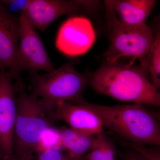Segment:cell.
<instances>
[{
	"mask_svg": "<svg viewBox=\"0 0 160 160\" xmlns=\"http://www.w3.org/2000/svg\"><path fill=\"white\" fill-rule=\"evenodd\" d=\"M91 152L86 160H118V152L114 141L102 132L95 136Z\"/></svg>",
	"mask_w": 160,
	"mask_h": 160,
	"instance_id": "15",
	"label": "cell"
},
{
	"mask_svg": "<svg viewBox=\"0 0 160 160\" xmlns=\"http://www.w3.org/2000/svg\"><path fill=\"white\" fill-rule=\"evenodd\" d=\"M0 160H2V159H1V158H0Z\"/></svg>",
	"mask_w": 160,
	"mask_h": 160,
	"instance_id": "21",
	"label": "cell"
},
{
	"mask_svg": "<svg viewBox=\"0 0 160 160\" xmlns=\"http://www.w3.org/2000/svg\"><path fill=\"white\" fill-rule=\"evenodd\" d=\"M132 65L106 63L87 76L88 84L98 93L115 99L159 106L160 92L155 89L142 67Z\"/></svg>",
	"mask_w": 160,
	"mask_h": 160,
	"instance_id": "1",
	"label": "cell"
},
{
	"mask_svg": "<svg viewBox=\"0 0 160 160\" xmlns=\"http://www.w3.org/2000/svg\"><path fill=\"white\" fill-rule=\"evenodd\" d=\"M86 155L78 158H75L63 153L61 150L49 149L38 152L35 155L34 157L29 160H86Z\"/></svg>",
	"mask_w": 160,
	"mask_h": 160,
	"instance_id": "17",
	"label": "cell"
},
{
	"mask_svg": "<svg viewBox=\"0 0 160 160\" xmlns=\"http://www.w3.org/2000/svg\"><path fill=\"white\" fill-rule=\"evenodd\" d=\"M108 133L112 135L114 138L122 146H125L137 152L147 160H160V149L159 147L147 148L144 144L139 143L132 142L121 139L111 132Z\"/></svg>",
	"mask_w": 160,
	"mask_h": 160,
	"instance_id": "16",
	"label": "cell"
},
{
	"mask_svg": "<svg viewBox=\"0 0 160 160\" xmlns=\"http://www.w3.org/2000/svg\"><path fill=\"white\" fill-rule=\"evenodd\" d=\"M4 70H6V69H5V68H3L2 66H0V78H1V75L2 74V72L3 71H4Z\"/></svg>",
	"mask_w": 160,
	"mask_h": 160,
	"instance_id": "20",
	"label": "cell"
},
{
	"mask_svg": "<svg viewBox=\"0 0 160 160\" xmlns=\"http://www.w3.org/2000/svg\"><path fill=\"white\" fill-rule=\"evenodd\" d=\"M120 157L124 160H147L137 152L127 148L120 155Z\"/></svg>",
	"mask_w": 160,
	"mask_h": 160,
	"instance_id": "19",
	"label": "cell"
},
{
	"mask_svg": "<svg viewBox=\"0 0 160 160\" xmlns=\"http://www.w3.org/2000/svg\"><path fill=\"white\" fill-rule=\"evenodd\" d=\"M82 105L98 116L103 126L121 139L160 147V126L156 116L138 104L106 106L85 102Z\"/></svg>",
	"mask_w": 160,
	"mask_h": 160,
	"instance_id": "3",
	"label": "cell"
},
{
	"mask_svg": "<svg viewBox=\"0 0 160 160\" xmlns=\"http://www.w3.org/2000/svg\"><path fill=\"white\" fill-rule=\"evenodd\" d=\"M57 131L62 149H65L70 157L82 158L91 150L95 136L82 135L66 127L57 129Z\"/></svg>",
	"mask_w": 160,
	"mask_h": 160,
	"instance_id": "13",
	"label": "cell"
},
{
	"mask_svg": "<svg viewBox=\"0 0 160 160\" xmlns=\"http://www.w3.org/2000/svg\"><path fill=\"white\" fill-rule=\"evenodd\" d=\"M17 87V120L13 159L29 160L42 151L44 136L57 123L56 107L27 94L25 86Z\"/></svg>",
	"mask_w": 160,
	"mask_h": 160,
	"instance_id": "2",
	"label": "cell"
},
{
	"mask_svg": "<svg viewBox=\"0 0 160 160\" xmlns=\"http://www.w3.org/2000/svg\"><path fill=\"white\" fill-rule=\"evenodd\" d=\"M6 70L0 78V158L13 159V143L17 120L16 86Z\"/></svg>",
	"mask_w": 160,
	"mask_h": 160,
	"instance_id": "7",
	"label": "cell"
},
{
	"mask_svg": "<svg viewBox=\"0 0 160 160\" xmlns=\"http://www.w3.org/2000/svg\"><path fill=\"white\" fill-rule=\"evenodd\" d=\"M31 0H7L0 1V3L5 6H9V8L12 9L15 12H18L20 16L22 14L23 12L29 6Z\"/></svg>",
	"mask_w": 160,
	"mask_h": 160,
	"instance_id": "18",
	"label": "cell"
},
{
	"mask_svg": "<svg viewBox=\"0 0 160 160\" xmlns=\"http://www.w3.org/2000/svg\"><path fill=\"white\" fill-rule=\"evenodd\" d=\"M96 33L89 19L73 16L60 27L55 45L64 54L75 57L86 53L95 41Z\"/></svg>",
	"mask_w": 160,
	"mask_h": 160,
	"instance_id": "8",
	"label": "cell"
},
{
	"mask_svg": "<svg viewBox=\"0 0 160 160\" xmlns=\"http://www.w3.org/2000/svg\"><path fill=\"white\" fill-rule=\"evenodd\" d=\"M30 81L29 95L56 108L61 102L84 101L83 93L88 84L87 75L77 71L70 62L50 73L30 75Z\"/></svg>",
	"mask_w": 160,
	"mask_h": 160,
	"instance_id": "5",
	"label": "cell"
},
{
	"mask_svg": "<svg viewBox=\"0 0 160 160\" xmlns=\"http://www.w3.org/2000/svg\"><path fill=\"white\" fill-rule=\"evenodd\" d=\"M152 29L154 40L146 55V72L148 76L150 75L152 84L158 91L160 87V26Z\"/></svg>",
	"mask_w": 160,
	"mask_h": 160,
	"instance_id": "14",
	"label": "cell"
},
{
	"mask_svg": "<svg viewBox=\"0 0 160 160\" xmlns=\"http://www.w3.org/2000/svg\"><path fill=\"white\" fill-rule=\"evenodd\" d=\"M17 62L21 73L27 71L34 74L40 70L50 73L56 70L35 28L23 15L20 17Z\"/></svg>",
	"mask_w": 160,
	"mask_h": 160,
	"instance_id": "6",
	"label": "cell"
},
{
	"mask_svg": "<svg viewBox=\"0 0 160 160\" xmlns=\"http://www.w3.org/2000/svg\"><path fill=\"white\" fill-rule=\"evenodd\" d=\"M118 18L131 25L146 23L157 1L154 0H107Z\"/></svg>",
	"mask_w": 160,
	"mask_h": 160,
	"instance_id": "12",
	"label": "cell"
},
{
	"mask_svg": "<svg viewBox=\"0 0 160 160\" xmlns=\"http://www.w3.org/2000/svg\"><path fill=\"white\" fill-rule=\"evenodd\" d=\"M85 9L82 1L31 0L22 15L35 28L44 31L58 18L76 16Z\"/></svg>",
	"mask_w": 160,
	"mask_h": 160,
	"instance_id": "10",
	"label": "cell"
},
{
	"mask_svg": "<svg viewBox=\"0 0 160 160\" xmlns=\"http://www.w3.org/2000/svg\"><path fill=\"white\" fill-rule=\"evenodd\" d=\"M104 2L110 41L109 48L103 54L106 63L117 64L127 59L133 65L135 60L138 59L146 73V55L154 40L153 29L146 23L131 25L122 22L108 1Z\"/></svg>",
	"mask_w": 160,
	"mask_h": 160,
	"instance_id": "4",
	"label": "cell"
},
{
	"mask_svg": "<svg viewBox=\"0 0 160 160\" xmlns=\"http://www.w3.org/2000/svg\"><path fill=\"white\" fill-rule=\"evenodd\" d=\"M19 16L12 14L0 3V66L7 69L17 86H25L17 62L20 36Z\"/></svg>",
	"mask_w": 160,
	"mask_h": 160,
	"instance_id": "9",
	"label": "cell"
},
{
	"mask_svg": "<svg viewBox=\"0 0 160 160\" xmlns=\"http://www.w3.org/2000/svg\"><path fill=\"white\" fill-rule=\"evenodd\" d=\"M55 113L58 121L67 123L79 134L92 136L103 132L104 126L99 117L81 102H61L56 106Z\"/></svg>",
	"mask_w": 160,
	"mask_h": 160,
	"instance_id": "11",
	"label": "cell"
}]
</instances>
